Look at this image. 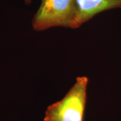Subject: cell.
I'll list each match as a JSON object with an SVG mask.
<instances>
[{"instance_id":"1","label":"cell","mask_w":121,"mask_h":121,"mask_svg":"<svg viewBox=\"0 0 121 121\" xmlns=\"http://www.w3.org/2000/svg\"><path fill=\"white\" fill-rule=\"evenodd\" d=\"M88 78L78 77L76 82L60 100L45 110L44 121H83L86 102Z\"/></svg>"},{"instance_id":"4","label":"cell","mask_w":121,"mask_h":121,"mask_svg":"<svg viewBox=\"0 0 121 121\" xmlns=\"http://www.w3.org/2000/svg\"><path fill=\"white\" fill-rule=\"evenodd\" d=\"M25 1H26V2H30V0H25Z\"/></svg>"},{"instance_id":"3","label":"cell","mask_w":121,"mask_h":121,"mask_svg":"<svg viewBox=\"0 0 121 121\" xmlns=\"http://www.w3.org/2000/svg\"><path fill=\"white\" fill-rule=\"evenodd\" d=\"M75 17L72 28L80 26L100 12L121 7V0H74Z\"/></svg>"},{"instance_id":"2","label":"cell","mask_w":121,"mask_h":121,"mask_svg":"<svg viewBox=\"0 0 121 121\" xmlns=\"http://www.w3.org/2000/svg\"><path fill=\"white\" fill-rule=\"evenodd\" d=\"M74 17V0H42L33 26L37 30L59 26L72 28Z\"/></svg>"}]
</instances>
